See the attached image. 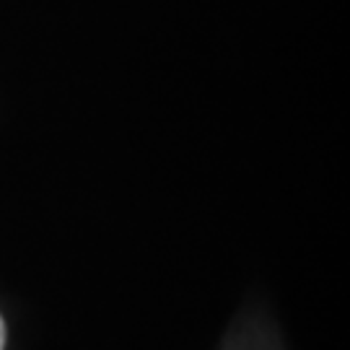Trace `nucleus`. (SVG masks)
<instances>
[{"instance_id":"1","label":"nucleus","mask_w":350,"mask_h":350,"mask_svg":"<svg viewBox=\"0 0 350 350\" xmlns=\"http://www.w3.org/2000/svg\"><path fill=\"white\" fill-rule=\"evenodd\" d=\"M5 345V327H3V319H0V350Z\"/></svg>"}]
</instances>
